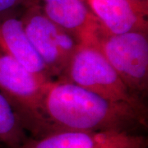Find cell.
Returning <instances> with one entry per match:
<instances>
[{"label":"cell","instance_id":"cell-1","mask_svg":"<svg viewBox=\"0 0 148 148\" xmlns=\"http://www.w3.org/2000/svg\"><path fill=\"white\" fill-rule=\"evenodd\" d=\"M42 108L49 134L63 130L141 133L147 128L146 106L112 101L65 80L48 82Z\"/></svg>","mask_w":148,"mask_h":148},{"label":"cell","instance_id":"cell-2","mask_svg":"<svg viewBox=\"0 0 148 148\" xmlns=\"http://www.w3.org/2000/svg\"><path fill=\"white\" fill-rule=\"evenodd\" d=\"M49 81L29 71L0 47V91L9 101L23 128L31 133L32 138L49 134L42 96L44 88Z\"/></svg>","mask_w":148,"mask_h":148},{"label":"cell","instance_id":"cell-3","mask_svg":"<svg viewBox=\"0 0 148 148\" xmlns=\"http://www.w3.org/2000/svg\"><path fill=\"white\" fill-rule=\"evenodd\" d=\"M58 79L65 80L112 101L146 106L143 100L129 90L90 40L78 44L67 68Z\"/></svg>","mask_w":148,"mask_h":148},{"label":"cell","instance_id":"cell-4","mask_svg":"<svg viewBox=\"0 0 148 148\" xmlns=\"http://www.w3.org/2000/svg\"><path fill=\"white\" fill-rule=\"evenodd\" d=\"M86 40L95 43L129 90L143 100L148 89L147 32L114 35L101 26Z\"/></svg>","mask_w":148,"mask_h":148},{"label":"cell","instance_id":"cell-5","mask_svg":"<svg viewBox=\"0 0 148 148\" xmlns=\"http://www.w3.org/2000/svg\"><path fill=\"white\" fill-rule=\"evenodd\" d=\"M21 20L29 41L45 65L50 77L59 78L80 41L50 21L40 7L30 8Z\"/></svg>","mask_w":148,"mask_h":148},{"label":"cell","instance_id":"cell-6","mask_svg":"<svg viewBox=\"0 0 148 148\" xmlns=\"http://www.w3.org/2000/svg\"><path fill=\"white\" fill-rule=\"evenodd\" d=\"M18 148H148V139L142 133L63 130L28 138Z\"/></svg>","mask_w":148,"mask_h":148},{"label":"cell","instance_id":"cell-7","mask_svg":"<svg viewBox=\"0 0 148 148\" xmlns=\"http://www.w3.org/2000/svg\"><path fill=\"white\" fill-rule=\"evenodd\" d=\"M148 0H86L106 32L119 35L147 32Z\"/></svg>","mask_w":148,"mask_h":148},{"label":"cell","instance_id":"cell-8","mask_svg":"<svg viewBox=\"0 0 148 148\" xmlns=\"http://www.w3.org/2000/svg\"><path fill=\"white\" fill-rule=\"evenodd\" d=\"M44 14L80 42L91 37L101 23L83 0H41Z\"/></svg>","mask_w":148,"mask_h":148},{"label":"cell","instance_id":"cell-9","mask_svg":"<svg viewBox=\"0 0 148 148\" xmlns=\"http://www.w3.org/2000/svg\"><path fill=\"white\" fill-rule=\"evenodd\" d=\"M0 47L32 73L53 80L29 41L21 18L10 12L0 14Z\"/></svg>","mask_w":148,"mask_h":148},{"label":"cell","instance_id":"cell-10","mask_svg":"<svg viewBox=\"0 0 148 148\" xmlns=\"http://www.w3.org/2000/svg\"><path fill=\"white\" fill-rule=\"evenodd\" d=\"M27 138L16 112L0 91V145L6 148H18Z\"/></svg>","mask_w":148,"mask_h":148},{"label":"cell","instance_id":"cell-11","mask_svg":"<svg viewBox=\"0 0 148 148\" xmlns=\"http://www.w3.org/2000/svg\"><path fill=\"white\" fill-rule=\"evenodd\" d=\"M21 0H0V14L11 12Z\"/></svg>","mask_w":148,"mask_h":148}]
</instances>
